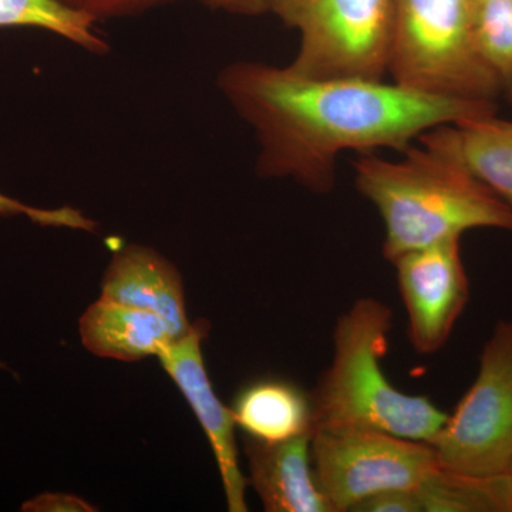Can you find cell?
<instances>
[{"label": "cell", "instance_id": "277c9868", "mask_svg": "<svg viewBox=\"0 0 512 512\" xmlns=\"http://www.w3.org/2000/svg\"><path fill=\"white\" fill-rule=\"evenodd\" d=\"M474 0H393L387 72L430 96L494 103L500 83L478 53Z\"/></svg>", "mask_w": 512, "mask_h": 512}, {"label": "cell", "instance_id": "9c48e42d", "mask_svg": "<svg viewBox=\"0 0 512 512\" xmlns=\"http://www.w3.org/2000/svg\"><path fill=\"white\" fill-rule=\"evenodd\" d=\"M207 320L191 323L183 338L175 339L161 353L160 362L190 403L207 434L224 485L229 512H247L248 478L239 468L234 414L218 399L202 356V342L208 336Z\"/></svg>", "mask_w": 512, "mask_h": 512}, {"label": "cell", "instance_id": "ac0fdd59", "mask_svg": "<svg viewBox=\"0 0 512 512\" xmlns=\"http://www.w3.org/2000/svg\"><path fill=\"white\" fill-rule=\"evenodd\" d=\"M59 2L86 13L100 22V20L137 18L153 10L174 5L180 0H59Z\"/></svg>", "mask_w": 512, "mask_h": 512}, {"label": "cell", "instance_id": "7402d4cb", "mask_svg": "<svg viewBox=\"0 0 512 512\" xmlns=\"http://www.w3.org/2000/svg\"><path fill=\"white\" fill-rule=\"evenodd\" d=\"M508 474H510V476L512 477V457L510 461V467H508Z\"/></svg>", "mask_w": 512, "mask_h": 512}, {"label": "cell", "instance_id": "8992f818", "mask_svg": "<svg viewBox=\"0 0 512 512\" xmlns=\"http://www.w3.org/2000/svg\"><path fill=\"white\" fill-rule=\"evenodd\" d=\"M443 470L468 477L508 473L512 457V319L495 326L476 380L430 441Z\"/></svg>", "mask_w": 512, "mask_h": 512}, {"label": "cell", "instance_id": "3957f363", "mask_svg": "<svg viewBox=\"0 0 512 512\" xmlns=\"http://www.w3.org/2000/svg\"><path fill=\"white\" fill-rule=\"evenodd\" d=\"M393 311L375 298L350 306L333 330V359L311 394L313 431H380L430 443L448 414L384 375Z\"/></svg>", "mask_w": 512, "mask_h": 512}, {"label": "cell", "instance_id": "44dd1931", "mask_svg": "<svg viewBox=\"0 0 512 512\" xmlns=\"http://www.w3.org/2000/svg\"><path fill=\"white\" fill-rule=\"evenodd\" d=\"M204 8L235 16H261L271 10L272 0H198Z\"/></svg>", "mask_w": 512, "mask_h": 512}, {"label": "cell", "instance_id": "e0dca14e", "mask_svg": "<svg viewBox=\"0 0 512 512\" xmlns=\"http://www.w3.org/2000/svg\"><path fill=\"white\" fill-rule=\"evenodd\" d=\"M0 215H5V217L25 215L30 221L43 225V227H64L90 232L96 227L94 221L84 217L82 212L74 210V208L43 210V208L30 207L23 202L13 200L2 192H0Z\"/></svg>", "mask_w": 512, "mask_h": 512}, {"label": "cell", "instance_id": "4fadbf2b", "mask_svg": "<svg viewBox=\"0 0 512 512\" xmlns=\"http://www.w3.org/2000/svg\"><path fill=\"white\" fill-rule=\"evenodd\" d=\"M80 336L93 355L121 362L160 356L175 340L160 316L103 298L80 318Z\"/></svg>", "mask_w": 512, "mask_h": 512}, {"label": "cell", "instance_id": "d6986e66", "mask_svg": "<svg viewBox=\"0 0 512 512\" xmlns=\"http://www.w3.org/2000/svg\"><path fill=\"white\" fill-rule=\"evenodd\" d=\"M355 512H423L417 490H389L357 505Z\"/></svg>", "mask_w": 512, "mask_h": 512}, {"label": "cell", "instance_id": "ffe728a7", "mask_svg": "<svg viewBox=\"0 0 512 512\" xmlns=\"http://www.w3.org/2000/svg\"><path fill=\"white\" fill-rule=\"evenodd\" d=\"M26 512H89L94 511L92 505L82 498L66 494H40L22 505Z\"/></svg>", "mask_w": 512, "mask_h": 512}, {"label": "cell", "instance_id": "6da1fadb", "mask_svg": "<svg viewBox=\"0 0 512 512\" xmlns=\"http://www.w3.org/2000/svg\"><path fill=\"white\" fill-rule=\"evenodd\" d=\"M218 89L259 144L262 177L291 178L316 194L335 187L343 151H403L421 134L495 114L497 104L430 96L397 83L315 79L291 67L235 62L221 70Z\"/></svg>", "mask_w": 512, "mask_h": 512}, {"label": "cell", "instance_id": "9a60e30c", "mask_svg": "<svg viewBox=\"0 0 512 512\" xmlns=\"http://www.w3.org/2000/svg\"><path fill=\"white\" fill-rule=\"evenodd\" d=\"M96 23L59 0H0V29L46 30L92 55H107L110 45L96 32Z\"/></svg>", "mask_w": 512, "mask_h": 512}, {"label": "cell", "instance_id": "5bb4252c", "mask_svg": "<svg viewBox=\"0 0 512 512\" xmlns=\"http://www.w3.org/2000/svg\"><path fill=\"white\" fill-rule=\"evenodd\" d=\"M237 427L249 439L282 443L313 433L311 394L286 380L249 384L231 407Z\"/></svg>", "mask_w": 512, "mask_h": 512}, {"label": "cell", "instance_id": "30bf717a", "mask_svg": "<svg viewBox=\"0 0 512 512\" xmlns=\"http://www.w3.org/2000/svg\"><path fill=\"white\" fill-rule=\"evenodd\" d=\"M101 298L160 316L174 339L183 338L191 328L180 272L144 245H126L113 255L101 282Z\"/></svg>", "mask_w": 512, "mask_h": 512}, {"label": "cell", "instance_id": "8fae6325", "mask_svg": "<svg viewBox=\"0 0 512 512\" xmlns=\"http://www.w3.org/2000/svg\"><path fill=\"white\" fill-rule=\"evenodd\" d=\"M312 434L264 443L245 436L248 483L268 512H333L316 478Z\"/></svg>", "mask_w": 512, "mask_h": 512}, {"label": "cell", "instance_id": "5b68a950", "mask_svg": "<svg viewBox=\"0 0 512 512\" xmlns=\"http://www.w3.org/2000/svg\"><path fill=\"white\" fill-rule=\"evenodd\" d=\"M301 35L289 67L315 79L383 80L393 0H272L271 10Z\"/></svg>", "mask_w": 512, "mask_h": 512}, {"label": "cell", "instance_id": "7c38bea8", "mask_svg": "<svg viewBox=\"0 0 512 512\" xmlns=\"http://www.w3.org/2000/svg\"><path fill=\"white\" fill-rule=\"evenodd\" d=\"M420 144L463 165L512 210V123L495 114L443 124Z\"/></svg>", "mask_w": 512, "mask_h": 512}, {"label": "cell", "instance_id": "52a82bcc", "mask_svg": "<svg viewBox=\"0 0 512 512\" xmlns=\"http://www.w3.org/2000/svg\"><path fill=\"white\" fill-rule=\"evenodd\" d=\"M312 460L333 512L383 491L417 490L440 468L426 441L380 431H313Z\"/></svg>", "mask_w": 512, "mask_h": 512}, {"label": "cell", "instance_id": "7a4b0ae2", "mask_svg": "<svg viewBox=\"0 0 512 512\" xmlns=\"http://www.w3.org/2000/svg\"><path fill=\"white\" fill-rule=\"evenodd\" d=\"M403 156L389 161L366 153L355 163L357 191L383 220L387 261L470 229L512 231L511 208L463 165L421 144Z\"/></svg>", "mask_w": 512, "mask_h": 512}, {"label": "cell", "instance_id": "2e32d148", "mask_svg": "<svg viewBox=\"0 0 512 512\" xmlns=\"http://www.w3.org/2000/svg\"><path fill=\"white\" fill-rule=\"evenodd\" d=\"M474 42L512 103V0H474Z\"/></svg>", "mask_w": 512, "mask_h": 512}, {"label": "cell", "instance_id": "ba28073f", "mask_svg": "<svg viewBox=\"0 0 512 512\" xmlns=\"http://www.w3.org/2000/svg\"><path fill=\"white\" fill-rule=\"evenodd\" d=\"M413 349L433 355L446 346L470 299L460 238L406 252L394 259Z\"/></svg>", "mask_w": 512, "mask_h": 512}]
</instances>
